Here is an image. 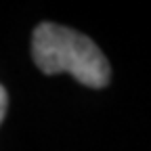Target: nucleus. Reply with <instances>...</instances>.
I'll return each instance as SVG.
<instances>
[{
	"label": "nucleus",
	"mask_w": 151,
	"mask_h": 151,
	"mask_svg": "<svg viewBox=\"0 0 151 151\" xmlns=\"http://www.w3.org/2000/svg\"><path fill=\"white\" fill-rule=\"evenodd\" d=\"M32 59L46 76L67 71L88 88H105L111 82V65L92 38L57 23H40L32 34Z\"/></svg>",
	"instance_id": "f257e3e1"
},
{
	"label": "nucleus",
	"mask_w": 151,
	"mask_h": 151,
	"mask_svg": "<svg viewBox=\"0 0 151 151\" xmlns=\"http://www.w3.org/2000/svg\"><path fill=\"white\" fill-rule=\"evenodd\" d=\"M6 111H9V90L0 86V122L6 120Z\"/></svg>",
	"instance_id": "f03ea898"
}]
</instances>
